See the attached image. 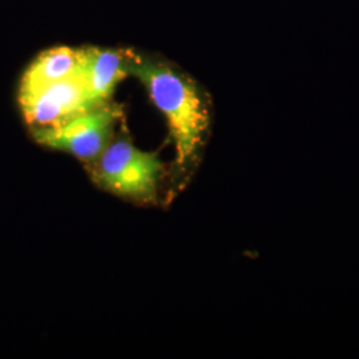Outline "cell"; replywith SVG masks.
<instances>
[{"mask_svg": "<svg viewBox=\"0 0 359 359\" xmlns=\"http://www.w3.org/2000/svg\"><path fill=\"white\" fill-rule=\"evenodd\" d=\"M128 74L139 79L165 116L175 142V179L188 182L200 165L212 128L209 99L197 83L172 65L132 52Z\"/></svg>", "mask_w": 359, "mask_h": 359, "instance_id": "6da1fadb", "label": "cell"}, {"mask_svg": "<svg viewBox=\"0 0 359 359\" xmlns=\"http://www.w3.org/2000/svg\"><path fill=\"white\" fill-rule=\"evenodd\" d=\"M93 163V179L102 188L142 203L154 201L165 175L157 154L144 152L126 139L111 142Z\"/></svg>", "mask_w": 359, "mask_h": 359, "instance_id": "7a4b0ae2", "label": "cell"}, {"mask_svg": "<svg viewBox=\"0 0 359 359\" xmlns=\"http://www.w3.org/2000/svg\"><path fill=\"white\" fill-rule=\"evenodd\" d=\"M123 112L111 103L97 107L50 129L32 130L35 142L50 148L72 154L79 160L93 163L112 142L116 123Z\"/></svg>", "mask_w": 359, "mask_h": 359, "instance_id": "3957f363", "label": "cell"}, {"mask_svg": "<svg viewBox=\"0 0 359 359\" xmlns=\"http://www.w3.org/2000/svg\"><path fill=\"white\" fill-rule=\"evenodd\" d=\"M19 104L31 132L59 127L76 116L97 108L88 95L80 72L48 87L19 93Z\"/></svg>", "mask_w": 359, "mask_h": 359, "instance_id": "277c9868", "label": "cell"}, {"mask_svg": "<svg viewBox=\"0 0 359 359\" xmlns=\"http://www.w3.org/2000/svg\"><path fill=\"white\" fill-rule=\"evenodd\" d=\"M132 52L96 47L81 48L80 75L92 102L97 107L109 103L117 84L129 76Z\"/></svg>", "mask_w": 359, "mask_h": 359, "instance_id": "5b68a950", "label": "cell"}, {"mask_svg": "<svg viewBox=\"0 0 359 359\" xmlns=\"http://www.w3.org/2000/svg\"><path fill=\"white\" fill-rule=\"evenodd\" d=\"M81 68V48L55 47L40 53L27 68L19 93H29L48 87L68 77L75 76Z\"/></svg>", "mask_w": 359, "mask_h": 359, "instance_id": "8992f818", "label": "cell"}]
</instances>
